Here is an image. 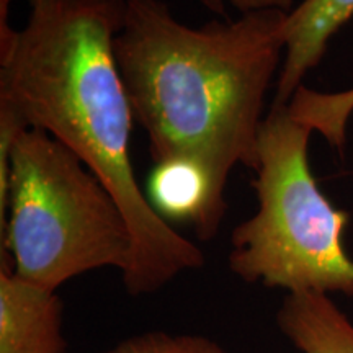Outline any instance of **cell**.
Wrapping results in <instances>:
<instances>
[{"label": "cell", "instance_id": "6da1fadb", "mask_svg": "<svg viewBox=\"0 0 353 353\" xmlns=\"http://www.w3.org/2000/svg\"><path fill=\"white\" fill-rule=\"evenodd\" d=\"M125 10L126 0H46L21 30L0 21V110L68 145L107 187L132 236L123 283L141 296L205 255L154 210L132 170L134 117L113 51Z\"/></svg>", "mask_w": 353, "mask_h": 353}, {"label": "cell", "instance_id": "7a4b0ae2", "mask_svg": "<svg viewBox=\"0 0 353 353\" xmlns=\"http://www.w3.org/2000/svg\"><path fill=\"white\" fill-rule=\"evenodd\" d=\"M286 15L250 12L192 28L162 0H126L113 51L152 164L198 165L223 208L234 167L257 169L265 97L286 50Z\"/></svg>", "mask_w": 353, "mask_h": 353}, {"label": "cell", "instance_id": "3957f363", "mask_svg": "<svg viewBox=\"0 0 353 353\" xmlns=\"http://www.w3.org/2000/svg\"><path fill=\"white\" fill-rule=\"evenodd\" d=\"M0 226L13 272L44 290L130 267L132 236L120 205L77 154L41 130L21 131L0 169Z\"/></svg>", "mask_w": 353, "mask_h": 353}, {"label": "cell", "instance_id": "277c9868", "mask_svg": "<svg viewBox=\"0 0 353 353\" xmlns=\"http://www.w3.org/2000/svg\"><path fill=\"white\" fill-rule=\"evenodd\" d=\"M311 132L288 103H272L254 170L259 210L232 231L229 268L245 283L353 296V260L342 241L350 214L317 187L307 152Z\"/></svg>", "mask_w": 353, "mask_h": 353}, {"label": "cell", "instance_id": "5b68a950", "mask_svg": "<svg viewBox=\"0 0 353 353\" xmlns=\"http://www.w3.org/2000/svg\"><path fill=\"white\" fill-rule=\"evenodd\" d=\"M63 301L56 291L0 270V353H64Z\"/></svg>", "mask_w": 353, "mask_h": 353}, {"label": "cell", "instance_id": "8992f818", "mask_svg": "<svg viewBox=\"0 0 353 353\" xmlns=\"http://www.w3.org/2000/svg\"><path fill=\"white\" fill-rule=\"evenodd\" d=\"M353 19V0H303L285 21L286 50L273 103L286 105L307 70L321 63L330 38Z\"/></svg>", "mask_w": 353, "mask_h": 353}, {"label": "cell", "instance_id": "52a82bcc", "mask_svg": "<svg viewBox=\"0 0 353 353\" xmlns=\"http://www.w3.org/2000/svg\"><path fill=\"white\" fill-rule=\"evenodd\" d=\"M149 201L165 221L190 223L201 241L218 236L226 208L216 203L208 176L188 161L156 164L149 176Z\"/></svg>", "mask_w": 353, "mask_h": 353}, {"label": "cell", "instance_id": "ba28073f", "mask_svg": "<svg viewBox=\"0 0 353 353\" xmlns=\"http://www.w3.org/2000/svg\"><path fill=\"white\" fill-rule=\"evenodd\" d=\"M276 321L301 353H353V322L329 294L288 293Z\"/></svg>", "mask_w": 353, "mask_h": 353}, {"label": "cell", "instance_id": "9c48e42d", "mask_svg": "<svg viewBox=\"0 0 353 353\" xmlns=\"http://www.w3.org/2000/svg\"><path fill=\"white\" fill-rule=\"evenodd\" d=\"M288 107L296 120L321 132L330 145L343 148L347 123L353 113V88L337 94H321L301 85Z\"/></svg>", "mask_w": 353, "mask_h": 353}, {"label": "cell", "instance_id": "30bf717a", "mask_svg": "<svg viewBox=\"0 0 353 353\" xmlns=\"http://www.w3.org/2000/svg\"><path fill=\"white\" fill-rule=\"evenodd\" d=\"M103 353H228L218 342L203 335L170 334L162 330L126 339Z\"/></svg>", "mask_w": 353, "mask_h": 353}, {"label": "cell", "instance_id": "8fae6325", "mask_svg": "<svg viewBox=\"0 0 353 353\" xmlns=\"http://www.w3.org/2000/svg\"><path fill=\"white\" fill-rule=\"evenodd\" d=\"M231 3L242 12V15L262 10H293V0H231Z\"/></svg>", "mask_w": 353, "mask_h": 353}, {"label": "cell", "instance_id": "7c38bea8", "mask_svg": "<svg viewBox=\"0 0 353 353\" xmlns=\"http://www.w3.org/2000/svg\"><path fill=\"white\" fill-rule=\"evenodd\" d=\"M30 7L46 2V0H28ZM12 0H0V21H8V10H10Z\"/></svg>", "mask_w": 353, "mask_h": 353}]
</instances>
